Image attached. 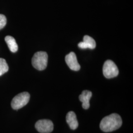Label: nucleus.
I'll list each match as a JSON object with an SVG mask.
<instances>
[{
    "label": "nucleus",
    "instance_id": "f257e3e1",
    "mask_svg": "<svg viewBox=\"0 0 133 133\" xmlns=\"http://www.w3.org/2000/svg\"><path fill=\"white\" fill-rule=\"evenodd\" d=\"M122 120L120 116L116 114H110L102 120L100 124L101 129L105 132H110L119 129L122 125Z\"/></svg>",
    "mask_w": 133,
    "mask_h": 133
},
{
    "label": "nucleus",
    "instance_id": "f03ea898",
    "mask_svg": "<svg viewBox=\"0 0 133 133\" xmlns=\"http://www.w3.org/2000/svg\"><path fill=\"white\" fill-rule=\"evenodd\" d=\"M48 54L44 51H39L34 55L32 59L33 66L37 70L43 71L48 65Z\"/></svg>",
    "mask_w": 133,
    "mask_h": 133
},
{
    "label": "nucleus",
    "instance_id": "7ed1b4c3",
    "mask_svg": "<svg viewBox=\"0 0 133 133\" xmlns=\"http://www.w3.org/2000/svg\"><path fill=\"white\" fill-rule=\"evenodd\" d=\"M30 95L28 92H22L15 96L11 101V107L13 109L18 110L28 103Z\"/></svg>",
    "mask_w": 133,
    "mask_h": 133
},
{
    "label": "nucleus",
    "instance_id": "20e7f679",
    "mask_svg": "<svg viewBox=\"0 0 133 133\" xmlns=\"http://www.w3.org/2000/svg\"><path fill=\"white\" fill-rule=\"evenodd\" d=\"M103 71L104 76L107 78H111L117 76L119 74L118 69L116 64L111 60H107L105 62Z\"/></svg>",
    "mask_w": 133,
    "mask_h": 133
},
{
    "label": "nucleus",
    "instance_id": "39448f33",
    "mask_svg": "<svg viewBox=\"0 0 133 133\" xmlns=\"http://www.w3.org/2000/svg\"><path fill=\"white\" fill-rule=\"evenodd\" d=\"M35 127L39 133H50L53 130V124L50 120H39L36 123Z\"/></svg>",
    "mask_w": 133,
    "mask_h": 133
},
{
    "label": "nucleus",
    "instance_id": "423d86ee",
    "mask_svg": "<svg viewBox=\"0 0 133 133\" xmlns=\"http://www.w3.org/2000/svg\"><path fill=\"white\" fill-rule=\"evenodd\" d=\"M67 65L72 71H78L81 69V66L78 63L76 55L73 52H70L65 57Z\"/></svg>",
    "mask_w": 133,
    "mask_h": 133
},
{
    "label": "nucleus",
    "instance_id": "0eeeda50",
    "mask_svg": "<svg viewBox=\"0 0 133 133\" xmlns=\"http://www.w3.org/2000/svg\"><path fill=\"white\" fill-rule=\"evenodd\" d=\"M78 46L83 49L87 48L93 49L96 46V43L93 38L88 35H86L83 37V41L79 43Z\"/></svg>",
    "mask_w": 133,
    "mask_h": 133
},
{
    "label": "nucleus",
    "instance_id": "6e6552de",
    "mask_svg": "<svg viewBox=\"0 0 133 133\" xmlns=\"http://www.w3.org/2000/svg\"><path fill=\"white\" fill-rule=\"evenodd\" d=\"M92 96V92L89 90H84L82 91L79 97V100L82 103V108L84 109H88L90 107V100Z\"/></svg>",
    "mask_w": 133,
    "mask_h": 133
},
{
    "label": "nucleus",
    "instance_id": "1a4fd4ad",
    "mask_svg": "<svg viewBox=\"0 0 133 133\" xmlns=\"http://www.w3.org/2000/svg\"><path fill=\"white\" fill-rule=\"evenodd\" d=\"M66 121L70 128L76 130L78 126V123L76 118V114L73 111L69 112L66 116Z\"/></svg>",
    "mask_w": 133,
    "mask_h": 133
},
{
    "label": "nucleus",
    "instance_id": "9d476101",
    "mask_svg": "<svg viewBox=\"0 0 133 133\" xmlns=\"http://www.w3.org/2000/svg\"><path fill=\"white\" fill-rule=\"evenodd\" d=\"M5 39L10 50L12 52H16L18 50V45L14 37L10 36H8L5 37Z\"/></svg>",
    "mask_w": 133,
    "mask_h": 133
},
{
    "label": "nucleus",
    "instance_id": "9b49d317",
    "mask_svg": "<svg viewBox=\"0 0 133 133\" xmlns=\"http://www.w3.org/2000/svg\"><path fill=\"white\" fill-rule=\"evenodd\" d=\"M9 66L5 60L3 58H0V76L4 75L9 71Z\"/></svg>",
    "mask_w": 133,
    "mask_h": 133
},
{
    "label": "nucleus",
    "instance_id": "f8f14e48",
    "mask_svg": "<svg viewBox=\"0 0 133 133\" xmlns=\"http://www.w3.org/2000/svg\"><path fill=\"white\" fill-rule=\"evenodd\" d=\"M6 24V17L3 14H0V30L3 28Z\"/></svg>",
    "mask_w": 133,
    "mask_h": 133
}]
</instances>
